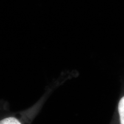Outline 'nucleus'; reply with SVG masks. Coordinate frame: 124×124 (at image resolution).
Returning a JSON list of instances; mask_svg holds the SVG:
<instances>
[{"label":"nucleus","mask_w":124,"mask_h":124,"mask_svg":"<svg viewBox=\"0 0 124 124\" xmlns=\"http://www.w3.org/2000/svg\"><path fill=\"white\" fill-rule=\"evenodd\" d=\"M118 108L120 115V123L121 124H124V96L119 102Z\"/></svg>","instance_id":"obj_1"},{"label":"nucleus","mask_w":124,"mask_h":124,"mask_svg":"<svg viewBox=\"0 0 124 124\" xmlns=\"http://www.w3.org/2000/svg\"><path fill=\"white\" fill-rule=\"evenodd\" d=\"M0 124H21V123L15 117H8L0 121Z\"/></svg>","instance_id":"obj_2"}]
</instances>
